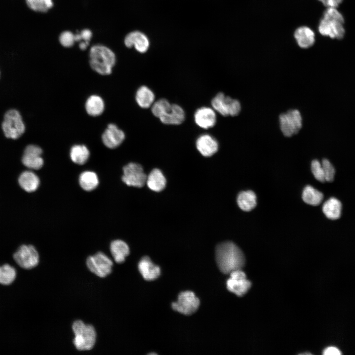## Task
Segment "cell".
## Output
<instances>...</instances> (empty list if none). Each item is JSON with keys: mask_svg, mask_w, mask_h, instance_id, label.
Masks as SVG:
<instances>
[{"mask_svg": "<svg viewBox=\"0 0 355 355\" xmlns=\"http://www.w3.org/2000/svg\"><path fill=\"white\" fill-rule=\"evenodd\" d=\"M215 259L219 270L224 274L242 269L245 262L243 251L231 242H223L216 246Z\"/></svg>", "mask_w": 355, "mask_h": 355, "instance_id": "obj_1", "label": "cell"}, {"mask_svg": "<svg viewBox=\"0 0 355 355\" xmlns=\"http://www.w3.org/2000/svg\"><path fill=\"white\" fill-rule=\"evenodd\" d=\"M116 62L113 52L102 45L93 46L89 52V63L91 68L101 75L110 74Z\"/></svg>", "mask_w": 355, "mask_h": 355, "instance_id": "obj_2", "label": "cell"}, {"mask_svg": "<svg viewBox=\"0 0 355 355\" xmlns=\"http://www.w3.org/2000/svg\"><path fill=\"white\" fill-rule=\"evenodd\" d=\"M74 334L73 343L76 349L79 351L91 350L96 342V333L94 327L86 324L82 321H75L72 326Z\"/></svg>", "mask_w": 355, "mask_h": 355, "instance_id": "obj_3", "label": "cell"}, {"mask_svg": "<svg viewBox=\"0 0 355 355\" xmlns=\"http://www.w3.org/2000/svg\"><path fill=\"white\" fill-rule=\"evenodd\" d=\"M1 128L6 138L14 140L20 138L25 131L22 117L16 109L9 110L5 113Z\"/></svg>", "mask_w": 355, "mask_h": 355, "instance_id": "obj_4", "label": "cell"}, {"mask_svg": "<svg viewBox=\"0 0 355 355\" xmlns=\"http://www.w3.org/2000/svg\"><path fill=\"white\" fill-rule=\"evenodd\" d=\"M211 105L215 111L224 116H236L241 108L237 100L227 96L222 92L218 93L213 98Z\"/></svg>", "mask_w": 355, "mask_h": 355, "instance_id": "obj_5", "label": "cell"}, {"mask_svg": "<svg viewBox=\"0 0 355 355\" xmlns=\"http://www.w3.org/2000/svg\"><path fill=\"white\" fill-rule=\"evenodd\" d=\"M279 121L282 132L288 137L296 134L302 126V118L297 109H291L281 114Z\"/></svg>", "mask_w": 355, "mask_h": 355, "instance_id": "obj_6", "label": "cell"}, {"mask_svg": "<svg viewBox=\"0 0 355 355\" xmlns=\"http://www.w3.org/2000/svg\"><path fill=\"white\" fill-rule=\"evenodd\" d=\"M16 263L25 269H31L36 267L39 263V254L32 245H22L13 254Z\"/></svg>", "mask_w": 355, "mask_h": 355, "instance_id": "obj_7", "label": "cell"}, {"mask_svg": "<svg viewBox=\"0 0 355 355\" xmlns=\"http://www.w3.org/2000/svg\"><path fill=\"white\" fill-rule=\"evenodd\" d=\"M86 265L91 272L99 277L104 278L111 273L113 262L105 253L98 252L87 258Z\"/></svg>", "mask_w": 355, "mask_h": 355, "instance_id": "obj_8", "label": "cell"}, {"mask_svg": "<svg viewBox=\"0 0 355 355\" xmlns=\"http://www.w3.org/2000/svg\"><path fill=\"white\" fill-rule=\"evenodd\" d=\"M199 305L200 300L194 292L185 291L179 294L177 301L172 304V307L180 313L190 315L197 310Z\"/></svg>", "mask_w": 355, "mask_h": 355, "instance_id": "obj_9", "label": "cell"}, {"mask_svg": "<svg viewBox=\"0 0 355 355\" xmlns=\"http://www.w3.org/2000/svg\"><path fill=\"white\" fill-rule=\"evenodd\" d=\"M123 170L122 179L127 185L142 187L145 184L147 176L141 165L131 162L125 165Z\"/></svg>", "mask_w": 355, "mask_h": 355, "instance_id": "obj_10", "label": "cell"}, {"mask_svg": "<svg viewBox=\"0 0 355 355\" xmlns=\"http://www.w3.org/2000/svg\"><path fill=\"white\" fill-rule=\"evenodd\" d=\"M230 276L226 282L228 290L239 296H242L248 292L251 286V283L247 279L245 273L241 269L231 272Z\"/></svg>", "mask_w": 355, "mask_h": 355, "instance_id": "obj_11", "label": "cell"}, {"mask_svg": "<svg viewBox=\"0 0 355 355\" xmlns=\"http://www.w3.org/2000/svg\"><path fill=\"white\" fill-rule=\"evenodd\" d=\"M42 153V150L39 146L34 144L29 145L24 150L22 162L30 169L38 170L43 165Z\"/></svg>", "mask_w": 355, "mask_h": 355, "instance_id": "obj_12", "label": "cell"}, {"mask_svg": "<svg viewBox=\"0 0 355 355\" xmlns=\"http://www.w3.org/2000/svg\"><path fill=\"white\" fill-rule=\"evenodd\" d=\"M125 138L124 132L114 124H109L102 134L103 143L111 149L119 146Z\"/></svg>", "mask_w": 355, "mask_h": 355, "instance_id": "obj_13", "label": "cell"}, {"mask_svg": "<svg viewBox=\"0 0 355 355\" xmlns=\"http://www.w3.org/2000/svg\"><path fill=\"white\" fill-rule=\"evenodd\" d=\"M194 118L195 123L204 129L213 127L216 123L215 110L208 106L198 108L194 113Z\"/></svg>", "mask_w": 355, "mask_h": 355, "instance_id": "obj_14", "label": "cell"}, {"mask_svg": "<svg viewBox=\"0 0 355 355\" xmlns=\"http://www.w3.org/2000/svg\"><path fill=\"white\" fill-rule=\"evenodd\" d=\"M318 30L321 35L338 39H342L345 33L343 23L330 21L323 18L320 22Z\"/></svg>", "mask_w": 355, "mask_h": 355, "instance_id": "obj_15", "label": "cell"}, {"mask_svg": "<svg viewBox=\"0 0 355 355\" xmlns=\"http://www.w3.org/2000/svg\"><path fill=\"white\" fill-rule=\"evenodd\" d=\"M196 146L203 156L210 157L217 151L218 143L211 135L204 134L197 138L196 141Z\"/></svg>", "mask_w": 355, "mask_h": 355, "instance_id": "obj_16", "label": "cell"}, {"mask_svg": "<svg viewBox=\"0 0 355 355\" xmlns=\"http://www.w3.org/2000/svg\"><path fill=\"white\" fill-rule=\"evenodd\" d=\"M124 43L129 48L134 46L137 51L142 53L147 50L149 45L146 36L138 31L133 32L128 34L125 38Z\"/></svg>", "mask_w": 355, "mask_h": 355, "instance_id": "obj_17", "label": "cell"}, {"mask_svg": "<svg viewBox=\"0 0 355 355\" xmlns=\"http://www.w3.org/2000/svg\"><path fill=\"white\" fill-rule=\"evenodd\" d=\"M138 269L144 280L152 281L160 275V269L147 256L143 257L138 264Z\"/></svg>", "mask_w": 355, "mask_h": 355, "instance_id": "obj_18", "label": "cell"}, {"mask_svg": "<svg viewBox=\"0 0 355 355\" xmlns=\"http://www.w3.org/2000/svg\"><path fill=\"white\" fill-rule=\"evenodd\" d=\"M185 118V112L181 106L172 104L170 109L159 119L164 124L178 125L183 122Z\"/></svg>", "mask_w": 355, "mask_h": 355, "instance_id": "obj_19", "label": "cell"}, {"mask_svg": "<svg viewBox=\"0 0 355 355\" xmlns=\"http://www.w3.org/2000/svg\"><path fill=\"white\" fill-rule=\"evenodd\" d=\"M294 36L298 46L302 48L311 47L315 42L314 31L307 26L298 28L294 32Z\"/></svg>", "mask_w": 355, "mask_h": 355, "instance_id": "obj_20", "label": "cell"}, {"mask_svg": "<svg viewBox=\"0 0 355 355\" xmlns=\"http://www.w3.org/2000/svg\"><path fill=\"white\" fill-rule=\"evenodd\" d=\"M18 182L20 186L27 192L36 191L40 183L38 176L31 171L22 172L18 178Z\"/></svg>", "mask_w": 355, "mask_h": 355, "instance_id": "obj_21", "label": "cell"}, {"mask_svg": "<svg viewBox=\"0 0 355 355\" xmlns=\"http://www.w3.org/2000/svg\"><path fill=\"white\" fill-rule=\"evenodd\" d=\"M135 99L139 106L142 108H148L151 107L154 102L155 95L149 88L142 85L137 90Z\"/></svg>", "mask_w": 355, "mask_h": 355, "instance_id": "obj_22", "label": "cell"}, {"mask_svg": "<svg viewBox=\"0 0 355 355\" xmlns=\"http://www.w3.org/2000/svg\"><path fill=\"white\" fill-rule=\"evenodd\" d=\"M110 250L115 261L118 263L123 262L130 253L128 245L120 240H116L111 243Z\"/></svg>", "mask_w": 355, "mask_h": 355, "instance_id": "obj_23", "label": "cell"}, {"mask_svg": "<svg viewBox=\"0 0 355 355\" xmlns=\"http://www.w3.org/2000/svg\"><path fill=\"white\" fill-rule=\"evenodd\" d=\"M146 182L151 190L159 192L166 186V180L162 172L158 169H154L147 177Z\"/></svg>", "mask_w": 355, "mask_h": 355, "instance_id": "obj_24", "label": "cell"}, {"mask_svg": "<svg viewBox=\"0 0 355 355\" xmlns=\"http://www.w3.org/2000/svg\"><path fill=\"white\" fill-rule=\"evenodd\" d=\"M342 204L334 197H331L324 202L322 206V211L328 218L332 220L340 218L341 214Z\"/></svg>", "mask_w": 355, "mask_h": 355, "instance_id": "obj_25", "label": "cell"}, {"mask_svg": "<svg viewBox=\"0 0 355 355\" xmlns=\"http://www.w3.org/2000/svg\"><path fill=\"white\" fill-rule=\"evenodd\" d=\"M85 107L87 113L92 116L101 115L105 109L103 99L99 96L93 95L87 99Z\"/></svg>", "mask_w": 355, "mask_h": 355, "instance_id": "obj_26", "label": "cell"}, {"mask_svg": "<svg viewBox=\"0 0 355 355\" xmlns=\"http://www.w3.org/2000/svg\"><path fill=\"white\" fill-rule=\"evenodd\" d=\"M237 203L242 210L250 211L256 205V196L251 190L242 191L238 195Z\"/></svg>", "mask_w": 355, "mask_h": 355, "instance_id": "obj_27", "label": "cell"}, {"mask_svg": "<svg viewBox=\"0 0 355 355\" xmlns=\"http://www.w3.org/2000/svg\"><path fill=\"white\" fill-rule=\"evenodd\" d=\"M70 155L73 162L78 165H83L89 159L90 152L85 145L75 144L71 147Z\"/></svg>", "mask_w": 355, "mask_h": 355, "instance_id": "obj_28", "label": "cell"}, {"mask_svg": "<svg viewBox=\"0 0 355 355\" xmlns=\"http://www.w3.org/2000/svg\"><path fill=\"white\" fill-rule=\"evenodd\" d=\"M79 183L83 189L90 191L95 189L99 184L97 174L92 171H85L79 176Z\"/></svg>", "mask_w": 355, "mask_h": 355, "instance_id": "obj_29", "label": "cell"}, {"mask_svg": "<svg viewBox=\"0 0 355 355\" xmlns=\"http://www.w3.org/2000/svg\"><path fill=\"white\" fill-rule=\"evenodd\" d=\"M302 199L307 204L317 206L322 202L323 195V194L310 185L306 186L302 193Z\"/></svg>", "mask_w": 355, "mask_h": 355, "instance_id": "obj_30", "label": "cell"}, {"mask_svg": "<svg viewBox=\"0 0 355 355\" xmlns=\"http://www.w3.org/2000/svg\"><path fill=\"white\" fill-rule=\"evenodd\" d=\"M16 271L8 264L0 266V284L7 285L11 284L16 277Z\"/></svg>", "mask_w": 355, "mask_h": 355, "instance_id": "obj_31", "label": "cell"}, {"mask_svg": "<svg viewBox=\"0 0 355 355\" xmlns=\"http://www.w3.org/2000/svg\"><path fill=\"white\" fill-rule=\"evenodd\" d=\"M172 104L166 99H160L151 106V112L154 116L159 118L171 108Z\"/></svg>", "mask_w": 355, "mask_h": 355, "instance_id": "obj_32", "label": "cell"}, {"mask_svg": "<svg viewBox=\"0 0 355 355\" xmlns=\"http://www.w3.org/2000/svg\"><path fill=\"white\" fill-rule=\"evenodd\" d=\"M28 6L35 11L45 12L52 7V0H26Z\"/></svg>", "mask_w": 355, "mask_h": 355, "instance_id": "obj_33", "label": "cell"}, {"mask_svg": "<svg viewBox=\"0 0 355 355\" xmlns=\"http://www.w3.org/2000/svg\"><path fill=\"white\" fill-rule=\"evenodd\" d=\"M323 18L332 22L344 23L343 16L335 7H327L323 13Z\"/></svg>", "mask_w": 355, "mask_h": 355, "instance_id": "obj_34", "label": "cell"}, {"mask_svg": "<svg viewBox=\"0 0 355 355\" xmlns=\"http://www.w3.org/2000/svg\"><path fill=\"white\" fill-rule=\"evenodd\" d=\"M321 163L323 170L325 181H332L335 174L334 167L330 161L326 159H323Z\"/></svg>", "mask_w": 355, "mask_h": 355, "instance_id": "obj_35", "label": "cell"}, {"mask_svg": "<svg viewBox=\"0 0 355 355\" xmlns=\"http://www.w3.org/2000/svg\"><path fill=\"white\" fill-rule=\"evenodd\" d=\"M311 170L312 173L316 179L322 182L325 181L321 163L318 160H314L312 162Z\"/></svg>", "mask_w": 355, "mask_h": 355, "instance_id": "obj_36", "label": "cell"}, {"mask_svg": "<svg viewBox=\"0 0 355 355\" xmlns=\"http://www.w3.org/2000/svg\"><path fill=\"white\" fill-rule=\"evenodd\" d=\"M59 41L63 46L70 47L75 42L74 35L70 31H64L59 36Z\"/></svg>", "mask_w": 355, "mask_h": 355, "instance_id": "obj_37", "label": "cell"}, {"mask_svg": "<svg viewBox=\"0 0 355 355\" xmlns=\"http://www.w3.org/2000/svg\"><path fill=\"white\" fill-rule=\"evenodd\" d=\"M92 32L88 29H84L80 33L74 35L75 41H78L84 40V42L89 44V41L92 37Z\"/></svg>", "mask_w": 355, "mask_h": 355, "instance_id": "obj_38", "label": "cell"}, {"mask_svg": "<svg viewBox=\"0 0 355 355\" xmlns=\"http://www.w3.org/2000/svg\"><path fill=\"white\" fill-rule=\"evenodd\" d=\"M324 355H340L341 351L335 347H328L325 348L323 352Z\"/></svg>", "mask_w": 355, "mask_h": 355, "instance_id": "obj_39", "label": "cell"}, {"mask_svg": "<svg viewBox=\"0 0 355 355\" xmlns=\"http://www.w3.org/2000/svg\"><path fill=\"white\" fill-rule=\"evenodd\" d=\"M327 7H335L332 0H319ZM336 8V7H335Z\"/></svg>", "mask_w": 355, "mask_h": 355, "instance_id": "obj_40", "label": "cell"}, {"mask_svg": "<svg viewBox=\"0 0 355 355\" xmlns=\"http://www.w3.org/2000/svg\"><path fill=\"white\" fill-rule=\"evenodd\" d=\"M88 44H89L86 42H81L79 44V48L82 50H85L86 48V47L88 46Z\"/></svg>", "mask_w": 355, "mask_h": 355, "instance_id": "obj_41", "label": "cell"}, {"mask_svg": "<svg viewBox=\"0 0 355 355\" xmlns=\"http://www.w3.org/2000/svg\"><path fill=\"white\" fill-rule=\"evenodd\" d=\"M334 4V6L337 8L339 5L343 1V0H332Z\"/></svg>", "mask_w": 355, "mask_h": 355, "instance_id": "obj_42", "label": "cell"}]
</instances>
